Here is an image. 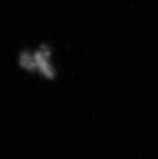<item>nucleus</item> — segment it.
Masks as SVG:
<instances>
[{"label":"nucleus","mask_w":158,"mask_h":159,"mask_svg":"<svg viewBox=\"0 0 158 159\" xmlns=\"http://www.w3.org/2000/svg\"><path fill=\"white\" fill-rule=\"evenodd\" d=\"M18 62L24 70L36 73L46 79L55 76L56 71L52 60V52L48 47L42 46L33 52H22L19 55Z\"/></svg>","instance_id":"f257e3e1"}]
</instances>
